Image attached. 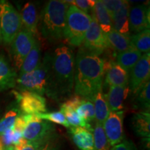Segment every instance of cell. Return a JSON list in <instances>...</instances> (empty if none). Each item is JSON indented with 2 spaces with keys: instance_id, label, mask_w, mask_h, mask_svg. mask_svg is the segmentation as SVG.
Listing matches in <instances>:
<instances>
[{
  "instance_id": "cell-19",
  "label": "cell",
  "mask_w": 150,
  "mask_h": 150,
  "mask_svg": "<svg viewBox=\"0 0 150 150\" xmlns=\"http://www.w3.org/2000/svg\"><path fill=\"white\" fill-rule=\"evenodd\" d=\"M17 74L6 59L0 55V92L13 88L16 86Z\"/></svg>"
},
{
  "instance_id": "cell-36",
  "label": "cell",
  "mask_w": 150,
  "mask_h": 150,
  "mask_svg": "<svg viewBox=\"0 0 150 150\" xmlns=\"http://www.w3.org/2000/svg\"><path fill=\"white\" fill-rule=\"evenodd\" d=\"M83 98L77 95H75L72 97H70L66 102L63 103V105L66 106V107H68L70 108H72V109L75 110L76 108L78 107V106L81 104L82 99Z\"/></svg>"
},
{
  "instance_id": "cell-23",
  "label": "cell",
  "mask_w": 150,
  "mask_h": 150,
  "mask_svg": "<svg viewBox=\"0 0 150 150\" xmlns=\"http://www.w3.org/2000/svg\"><path fill=\"white\" fill-rule=\"evenodd\" d=\"M42 61L40 45L38 41L35 42L33 48L24 59L20 70V74L31 72L38 67Z\"/></svg>"
},
{
  "instance_id": "cell-39",
  "label": "cell",
  "mask_w": 150,
  "mask_h": 150,
  "mask_svg": "<svg viewBox=\"0 0 150 150\" xmlns=\"http://www.w3.org/2000/svg\"><path fill=\"white\" fill-rule=\"evenodd\" d=\"M26 126V120L24 119L23 114L22 115H20L18 117L16 118V121H15L13 127L14 131H18V132L20 133H23L24 129Z\"/></svg>"
},
{
  "instance_id": "cell-17",
  "label": "cell",
  "mask_w": 150,
  "mask_h": 150,
  "mask_svg": "<svg viewBox=\"0 0 150 150\" xmlns=\"http://www.w3.org/2000/svg\"><path fill=\"white\" fill-rule=\"evenodd\" d=\"M74 143L80 150H95L93 131L83 127H70Z\"/></svg>"
},
{
  "instance_id": "cell-12",
  "label": "cell",
  "mask_w": 150,
  "mask_h": 150,
  "mask_svg": "<svg viewBox=\"0 0 150 150\" xmlns=\"http://www.w3.org/2000/svg\"><path fill=\"white\" fill-rule=\"evenodd\" d=\"M123 111H110L103 123L105 134L110 145L113 147L124 140Z\"/></svg>"
},
{
  "instance_id": "cell-1",
  "label": "cell",
  "mask_w": 150,
  "mask_h": 150,
  "mask_svg": "<svg viewBox=\"0 0 150 150\" xmlns=\"http://www.w3.org/2000/svg\"><path fill=\"white\" fill-rule=\"evenodd\" d=\"M105 72L106 64L104 59L80 47L75 59V94L83 99L93 100L95 94L102 91Z\"/></svg>"
},
{
  "instance_id": "cell-33",
  "label": "cell",
  "mask_w": 150,
  "mask_h": 150,
  "mask_svg": "<svg viewBox=\"0 0 150 150\" xmlns=\"http://www.w3.org/2000/svg\"><path fill=\"white\" fill-rule=\"evenodd\" d=\"M40 119L44 120L51 122L61 125L62 126L66 127V128H70V125L67 122L66 118L63 115L61 111H54L50 112H42L35 115Z\"/></svg>"
},
{
  "instance_id": "cell-37",
  "label": "cell",
  "mask_w": 150,
  "mask_h": 150,
  "mask_svg": "<svg viewBox=\"0 0 150 150\" xmlns=\"http://www.w3.org/2000/svg\"><path fill=\"white\" fill-rule=\"evenodd\" d=\"M13 129L11 128L0 136L5 149L13 145Z\"/></svg>"
},
{
  "instance_id": "cell-22",
  "label": "cell",
  "mask_w": 150,
  "mask_h": 150,
  "mask_svg": "<svg viewBox=\"0 0 150 150\" xmlns=\"http://www.w3.org/2000/svg\"><path fill=\"white\" fill-rule=\"evenodd\" d=\"M109 47L112 48L116 52H121L134 49L129 36L121 34L114 29H112L109 33L106 34Z\"/></svg>"
},
{
  "instance_id": "cell-28",
  "label": "cell",
  "mask_w": 150,
  "mask_h": 150,
  "mask_svg": "<svg viewBox=\"0 0 150 150\" xmlns=\"http://www.w3.org/2000/svg\"><path fill=\"white\" fill-rule=\"evenodd\" d=\"M60 111L63 112V115H65L70 127H83V128L93 131V129L91 125L84 121L82 118H81L75 111V110L66 107L64 105L62 104Z\"/></svg>"
},
{
  "instance_id": "cell-24",
  "label": "cell",
  "mask_w": 150,
  "mask_h": 150,
  "mask_svg": "<svg viewBox=\"0 0 150 150\" xmlns=\"http://www.w3.org/2000/svg\"><path fill=\"white\" fill-rule=\"evenodd\" d=\"M92 102L93 103L95 109V120H96V122L103 125L109 115L110 110L108 107L106 96L102 91H99L95 94Z\"/></svg>"
},
{
  "instance_id": "cell-32",
  "label": "cell",
  "mask_w": 150,
  "mask_h": 150,
  "mask_svg": "<svg viewBox=\"0 0 150 150\" xmlns=\"http://www.w3.org/2000/svg\"><path fill=\"white\" fill-rule=\"evenodd\" d=\"M20 115V110L17 108H12L6 112L0 120V136L13 127L15 121Z\"/></svg>"
},
{
  "instance_id": "cell-26",
  "label": "cell",
  "mask_w": 150,
  "mask_h": 150,
  "mask_svg": "<svg viewBox=\"0 0 150 150\" xmlns=\"http://www.w3.org/2000/svg\"><path fill=\"white\" fill-rule=\"evenodd\" d=\"M131 44L140 53H149L150 50V31L146 29L129 36Z\"/></svg>"
},
{
  "instance_id": "cell-2",
  "label": "cell",
  "mask_w": 150,
  "mask_h": 150,
  "mask_svg": "<svg viewBox=\"0 0 150 150\" xmlns=\"http://www.w3.org/2000/svg\"><path fill=\"white\" fill-rule=\"evenodd\" d=\"M75 58L72 48L60 45L52 53L50 84L46 95L56 101L70 96L74 88Z\"/></svg>"
},
{
  "instance_id": "cell-35",
  "label": "cell",
  "mask_w": 150,
  "mask_h": 150,
  "mask_svg": "<svg viewBox=\"0 0 150 150\" xmlns=\"http://www.w3.org/2000/svg\"><path fill=\"white\" fill-rule=\"evenodd\" d=\"M102 1L112 19L116 14V13L120 9L125 1L124 0H104L102 1Z\"/></svg>"
},
{
  "instance_id": "cell-6",
  "label": "cell",
  "mask_w": 150,
  "mask_h": 150,
  "mask_svg": "<svg viewBox=\"0 0 150 150\" xmlns=\"http://www.w3.org/2000/svg\"><path fill=\"white\" fill-rule=\"evenodd\" d=\"M0 29L2 41L10 45L22 29L20 14L8 1H0Z\"/></svg>"
},
{
  "instance_id": "cell-14",
  "label": "cell",
  "mask_w": 150,
  "mask_h": 150,
  "mask_svg": "<svg viewBox=\"0 0 150 150\" xmlns=\"http://www.w3.org/2000/svg\"><path fill=\"white\" fill-rule=\"evenodd\" d=\"M106 64L105 82L110 86L129 85V72L120 66L116 62L109 61Z\"/></svg>"
},
{
  "instance_id": "cell-7",
  "label": "cell",
  "mask_w": 150,
  "mask_h": 150,
  "mask_svg": "<svg viewBox=\"0 0 150 150\" xmlns=\"http://www.w3.org/2000/svg\"><path fill=\"white\" fill-rule=\"evenodd\" d=\"M26 120L22 136L31 142H38L53 138L55 128L50 122L40 119L35 115H24Z\"/></svg>"
},
{
  "instance_id": "cell-18",
  "label": "cell",
  "mask_w": 150,
  "mask_h": 150,
  "mask_svg": "<svg viewBox=\"0 0 150 150\" xmlns=\"http://www.w3.org/2000/svg\"><path fill=\"white\" fill-rule=\"evenodd\" d=\"M129 11H130V4L128 1H125L120 9L112 18V29L121 34L129 37L131 35L129 22Z\"/></svg>"
},
{
  "instance_id": "cell-9",
  "label": "cell",
  "mask_w": 150,
  "mask_h": 150,
  "mask_svg": "<svg viewBox=\"0 0 150 150\" xmlns=\"http://www.w3.org/2000/svg\"><path fill=\"white\" fill-rule=\"evenodd\" d=\"M36 39L33 35L21 29L11 42V54L14 65L20 70L24 59L33 48Z\"/></svg>"
},
{
  "instance_id": "cell-25",
  "label": "cell",
  "mask_w": 150,
  "mask_h": 150,
  "mask_svg": "<svg viewBox=\"0 0 150 150\" xmlns=\"http://www.w3.org/2000/svg\"><path fill=\"white\" fill-rule=\"evenodd\" d=\"M142 56V53L136 49L118 53L116 56V63L124 70L129 72L133 67L138 63Z\"/></svg>"
},
{
  "instance_id": "cell-30",
  "label": "cell",
  "mask_w": 150,
  "mask_h": 150,
  "mask_svg": "<svg viewBox=\"0 0 150 150\" xmlns=\"http://www.w3.org/2000/svg\"><path fill=\"white\" fill-rule=\"evenodd\" d=\"M76 113L81 118L87 123L95 120V109L92 101L88 99H83L78 107L75 109Z\"/></svg>"
},
{
  "instance_id": "cell-38",
  "label": "cell",
  "mask_w": 150,
  "mask_h": 150,
  "mask_svg": "<svg viewBox=\"0 0 150 150\" xmlns=\"http://www.w3.org/2000/svg\"><path fill=\"white\" fill-rule=\"evenodd\" d=\"M111 150H138L136 146L131 141L129 140H125L120 143L117 144L113 147H112Z\"/></svg>"
},
{
  "instance_id": "cell-3",
  "label": "cell",
  "mask_w": 150,
  "mask_h": 150,
  "mask_svg": "<svg viewBox=\"0 0 150 150\" xmlns=\"http://www.w3.org/2000/svg\"><path fill=\"white\" fill-rule=\"evenodd\" d=\"M69 6L67 1L61 0H51L45 6L40 16V31L46 40L56 42L63 38Z\"/></svg>"
},
{
  "instance_id": "cell-15",
  "label": "cell",
  "mask_w": 150,
  "mask_h": 150,
  "mask_svg": "<svg viewBox=\"0 0 150 150\" xmlns=\"http://www.w3.org/2000/svg\"><path fill=\"white\" fill-rule=\"evenodd\" d=\"M130 90L129 85L110 86L107 95H105L110 111H121L124 108V102L128 96Z\"/></svg>"
},
{
  "instance_id": "cell-40",
  "label": "cell",
  "mask_w": 150,
  "mask_h": 150,
  "mask_svg": "<svg viewBox=\"0 0 150 150\" xmlns=\"http://www.w3.org/2000/svg\"><path fill=\"white\" fill-rule=\"evenodd\" d=\"M4 150H13V145L10 146V147H6Z\"/></svg>"
},
{
  "instance_id": "cell-20",
  "label": "cell",
  "mask_w": 150,
  "mask_h": 150,
  "mask_svg": "<svg viewBox=\"0 0 150 150\" xmlns=\"http://www.w3.org/2000/svg\"><path fill=\"white\" fill-rule=\"evenodd\" d=\"M92 15L105 34L109 33L112 29V19L103 4L102 0L95 1L92 10Z\"/></svg>"
},
{
  "instance_id": "cell-29",
  "label": "cell",
  "mask_w": 150,
  "mask_h": 150,
  "mask_svg": "<svg viewBox=\"0 0 150 150\" xmlns=\"http://www.w3.org/2000/svg\"><path fill=\"white\" fill-rule=\"evenodd\" d=\"M93 135L95 150H111V146L106 138L102 124L95 123L93 129Z\"/></svg>"
},
{
  "instance_id": "cell-16",
  "label": "cell",
  "mask_w": 150,
  "mask_h": 150,
  "mask_svg": "<svg viewBox=\"0 0 150 150\" xmlns=\"http://www.w3.org/2000/svg\"><path fill=\"white\" fill-rule=\"evenodd\" d=\"M22 27L35 36L38 33V16L37 8L34 4L27 2L22 7L21 13Z\"/></svg>"
},
{
  "instance_id": "cell-34",
  "label": "cell",
  "mask_w": 150,
  "mask_h": 150,
  "mask_svg": "<svg viewBox=\"0 0 150 150\" xmlns=\"http://www.w3.org/2000/svg\"><path fill=\"white\" fill-rule=\"evenodd\" d=\"M67 1L70 4L74 6L79 10L88 15L92 13V10L95 3V1H93V0H76V1Z\"/></svg>"
},
{
  "instance_id": "cell-21",
  "label": "cell",
  "mask_w": 150,
  "mask_h": 150,
  "mask_svg": "<svg viewBox=\"0 0 150 150\" xmlns=\"http://www.w3.org/2000/svg\"><path fill=\"white\" fill-rule=\"evenodd\" d=\"M132 128L138 136L149 140L150 115L149 111H140L133 116Z\"/></svg>"
},
{
  "instance_id": "cell-41",
  "label": "cell",
  "mask_w": 150,
  "mask_h": 150,
  "mask_svg": "<svg viewBox=\"0 0 150 150\" xmlns=\"http://www.w3.org/2000/svg\"><path fill=\"white\" fill-rule=\"evenodd\" d=\"M2 42V37H1V29H0V44Z\"/></svg>"
},
{
  "instance_id": "cell-10",
  "label": "cell",
  "mask_w": 150,
  "mask_h": 150,
  "mask_svg": "<svg viewBox=\"0 0 150 150\" xmlns=\"http://www.w3.org/2000/svg\"><path fill=\"white\" fill-rule=\"evenodd\" d=\"M150 53L142 55L138 63L129 71V87L130 92L136 94L149 81Z\"/></svg>"
},
{
  "instance_id": "cell-31",
  "label": "cell",
  "mask_w": 150,
  "mask_h": 150,
  "mask_svg": "<svg viewBox=\"0 0 150 150\" xmlns=\"http://www.w3.org/2000/svg\"><path fill=\"white\" fill-rule=\"evenodd\" d=\"M150 82H147L140 88L136 95V104L138 107L142 109V111H149L150 106Z\"/></svg>"
},
{
  "instance_id": "cell-8",
  "label": "cell",
  "mask_w": 150,
  "mask_h": 150,
  "mask_svg": "<svg viewBox=\"0 0 150 150\" xmlns=\"http://www.w3.org/2000/svg\"><path fill=\"white\" fill-rule=\"evenodd\" d=\"M82 47L98 56H100L105 50L109 48L106 34L99 27L93 15L92 22L86 33Z\"/></svg>"
},
{
  "instance_id": "cell-4",
  "label": "cell",
  "mask_w": 150,
  "mask_h": 150,
  "mask_svg": "<svg viewBox=\"0 0 150 150\" xmlns=\"http://www.w3.org/2000/svg\"><path fill=\"white\" fill-rule=\"evenodd\" d=\"M52 65V53L45 54L40 65L31 72L19 75L16 85L21 91H29L40 95H47L49 88Z\"/></svg>"
},
{
  "instance_id": "cell-5",
  "label": "cell",
  "mask_w": 150,
  "mask_h": 150,
  "mask_svg": "<svg viewBox=\"0 0 150 150\" xmlns=\"http://www.w3.org/2000/svg\"><path fill=\"white\" fill-rule=\"evenodd\" d=\"M92 22V16L70 4L66 13L63 38L72 46L83 44L84 37Z\"/></svg>"
},
{
  "instance_id": "cell-13",
  "label": "cell",
  "mask_w": 150,
  "mask_h": 150,
  "mask_svg": "<svg viewBox=\"0 0 150 150\" xmlns=\"http://www.w3.org/2000/svg\"><path fill=\"white\" fill-rule=\"evenodd\" d=\"M129 31L134 34L149 29V8L144 4L132 7L129 11Z\"/></svg>"
},
{
  "instance_id": "cell-11",
  "label": "cell",
  "mask_w": 150,
  "mask_h": 150,
  "mask_svg": "<svg viewBox=\"0 0 150 150\" xmlns=\"http://www.w3.org/2000/svg\"><path fill=\"white\" fill-rule=\"evenodd\" d=\"M15 94L24 115H36L47 112L46 99L42 95L29 91L16 92Z\"/></svg>"
},
{
  "instance_id": "cell-27",
  "label": "cell",
  "mask_w": 150,
  "mask_h": 150,
  "mask_svg": "<svg viewBox=\"0 0 150 150\" xmlns=\"http://www.w3.org/2000/svg\"><path fill=\"white\" fill-rule=\"evenodd\" d=\"M51 139L38 142H31L22 138L18 144L13 146V150H53V142Z\"/></svg>"
}]
</instances>
